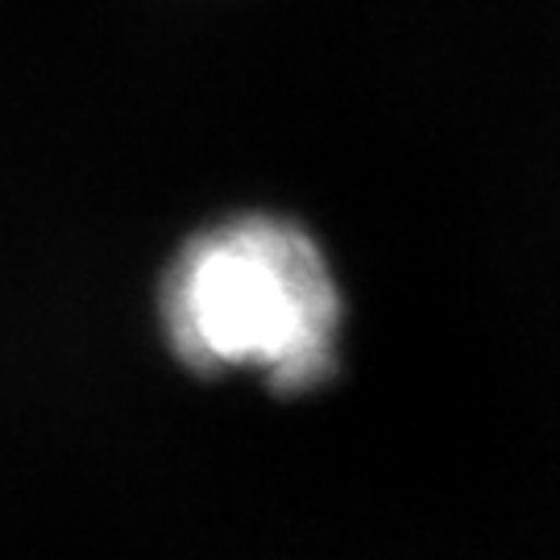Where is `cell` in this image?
Wrapping results in <instances>:
<instances>
[{
  "instance_id": "1",
  "label": "cell",
  "mask_w": 560,
  "mask_h": 560,
  "mask_svg": "<svg viewBox=\"0 0 560 560\" xmlns=\"http://www.w3.org/2000/svg\"><path fill=\"white\" fill-rule=\"evenodd\" d=\"M171 353L208 378L303 395L332 378L345 295L324 245L275 212H237L183 241L159 287Z\"/></svg>"
}]
</instances>
